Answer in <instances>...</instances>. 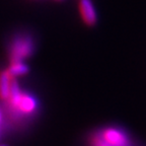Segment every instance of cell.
<instances>
[{"label": "cell", "instance_id": "6da1fadb", "mask_svg": "<svg viewBox=\"0 0 146 146\" xmlns=\"http://www.w3.org/2000/svg\"><path fill=\"white\" fill-rule=\"evenodd\" d=\"M35 50V43L30 34L16 35L9 44V61L23 62V60L31 57Z\"/></svg>", "mask_w": 146, "mask_h": 146}, {"label": "cell", "instance_id": "7a4b0ae2", "mask_svg": "<svg viewBox=\"0 0 146 146\" xmlns=\"http://www.w3.org/2000/svg\"><path fill=\"white\" fill-rule=\"evenodd\" d=\"M79 11L81 17L85 23L89 27H92L96 23L98 16H96V9L91 0H79Z\"/></svg>", "mask_w": 146, "mask_h": 146}, {"label": "cell", "instance_id": "3957f363", "mask_svg": "<svg viewBox=\"0 0 146 146\" xmlns=\"http://www.w3.org/2000/svg\"><path fill=\"white\" fill-rule=\"evenodd\" d=\"M12 77L8 74L6 70L0 72V98L6 100L10 94V85Z\"/></svg>", "mask_w": 146, "mask_h": 146}, {"label": "cell", "instance_id": "277c9868", "mask_svg": "<svg viewBox=\"0 0 146 146\" xmlns=\"http://www.w3.org/2000/svg\"><path fill=\"white\" fill-rule=\"evenodd\" d=\"M10 77L15 78L17 76H23L29 73L30 68L27 65H25L23 62H14V63H10V66L6 69Z\"/></svg>", "mask_w": 146, "mask_h": 146}, {"label": "cell", "instance_id": "5b68a950", "mask_svg": "<svg viewBox=\"0 0 146 146\" xmlns=\"http://www.w3.org/2000/svg\"><path fill=\"white\" fill-rule=\"evenodd\" d=\"M88 143L89 146H112L110 143H108L103 137L100 136L98 131L92 132L89 135Z\"/></svg>", "mask_w": 146, "mask_h": 146}, {"label": "cell", "instance_id": "8992f818", "mask_svg": "<svg viewBox=\"0 0 146 146\" xmlns=\"http://www.w3.org/2000/svg\"><path fill=\"white\" fill-rule=\"evenodd\" d=\"M0 146H8V145H6V144H0Z\"/></svg>", "mask_w": 146, "mask_h": 146}, {"label": "cell", "instance_id": "52a82bcc", "mask_svg": "<svg viewBox=\"0 0 146 146\" xmlns=\"http://www.w3.org/2000/svg\"><path fill=\"white\" fill-rule=\"evenodd\" d=\"M0 121H1V114H0Z\"/></svg>", "mask_w": 146, "mask_h": 146}]
</instances>
